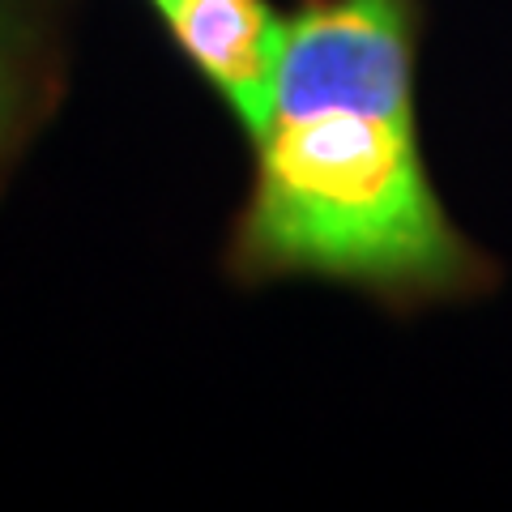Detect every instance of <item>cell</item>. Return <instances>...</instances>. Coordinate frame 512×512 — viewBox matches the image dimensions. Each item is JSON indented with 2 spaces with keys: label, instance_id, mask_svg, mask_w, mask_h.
<instances>
[{
  "label": "cell",
  "instance_id": "cell-2",
  "mask_svg": "<svg viewBox=\"0 0 512 512\" xmlns=\"http://www.w3.org/2000/svg\"><path fill=\"white\" fill-rule=\"evenodd\" d=\"M158 13L184 56L227 99L248 137L261 133L278 52V18L265 9V0H167Z\"/></svg>",
  "mask_w": 512,
  "mask_h": 512
},
{
  "label": "cell",
  "instance_id": "cell-5",
  "mask_svg": "<svg viewBox=\"0 0 512 512\" xmlns=\"http://www.w3.org/2000/svg\"><path fill=\"white\" fill-rule=\"evenodd\" d=\"M163 5H167V0H154V9H163Z\"/></svg>",
  "mask_w": 512,
  "mask_h": 512
},
{
  "label": "cell",
  "instance_id": "cell-3",
  "mask_svg": "<svg viewBox=\"0 0 512 512\" xmlns=\"http://www.w3.org/2000/svg\"><path fill=\"white\" fill-rule=\"evenodd\" d=\"M13 116H18V82H13L9 64H0V146H5Z\"/></svg>",
  "mask_w": 512,
  "mask_h": 512
},
{
  "label": "cell",
  "instance_id": "cell-4",
  "mask_svg": "<svg viewBox=\"0 0 512 512\" xmlns=\"http://www.w3.org/2000/svg\"><path fill=\"white\" fill-rule=\"evenodd\" d=\"M5 35H9V18H5V0H0V64H5Z\"/></svg>",
  "mask_w": 512,
  "mask_h": 512
},
{
  "label": "cell",
  "instance_id": "cell-1",
  "mask_svg": "<svg viewBox=\"0 0 512 512\" xmlns=\"http://www.w3.org/2000/svg\"><path fill=\"white\" fill-rule=\"evenodd\" d=\"M235 256L256 274L444 286L470 265L414 133L406 0H308L278 22Z\"/></svg>",
  "mask_w": 512,
  "mask_h": 512
}]
</instances>
